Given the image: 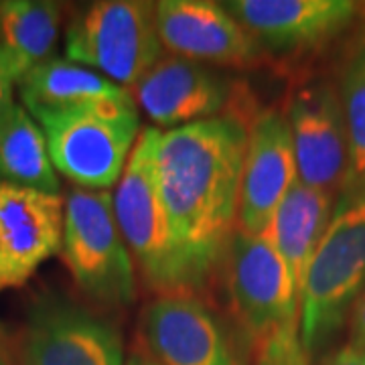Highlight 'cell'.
I'll list each match as a JSON object with an SVG mask.
<instances>
[{
	"mask_svg": "<svg viewBox=\"0 0 365 365\" xmlns=\"http://www.w3.org/2000/svg\"><path fill=\"white\" fill-rule=\"evenodd\" d=\"M248 122L234 112L160 134L157 182L181 292L205 290L237 230Z\"/></svg>",
	"mask_w": 365,
	"mask_h": 365,
	"instance_id": "obj_1",
	"label": "cell"
},
{
	"mask_svg": "<svg viewBox=\"0 0 365 365\" xmlns=\"http://www.w3.org/2000/svg\"><path fill=\"white\" fill-rule=\"evenodd\" d=\"M365 290V189L339 193L300 292V337L314 359L347 325Z\"/></svg>",
	"mask_w": 365,
	"mask_h": 365,
	"instance_id": "obj_2",
	"label": "cell"
},
{
	"mask_svg": "<svg viewBox=\"0 0 365 365\" xmlns=\"http://www.w3.org/2000/svg\"><path fill=\"white\" fill-rule=\"evenodd\" d=\"M55 170L81 189L116 187L143 132L134 98L35 118Z\"/></svg>",
	"mask_w": 365,
	"mask_h": 365,
	"instance_id": "obj_3",
	"label": "cell"
},
{
	"mask_svg": "<svg viewBox=\"0 0 365 365\" xmlns=\"http://www.w3.org/2000/svg\"><path fill=\"white\" fill-rule=\"evenodd\" d=\"M61 258L93 302L124 309L136 300V264L118 227L110 191L73 187L67 193Z\"/></svg>",
	"mask_w": 365,
	"mask_h": 365,
	"instance_id": "obj_4",
	"label": "cell"
},
{
	"mask_svg": "<svg viewBox=\"0 0 365 365\" xmlns=\"http://www.w3.org/2000/svg\"><path fill=\"white\" fill-rule=\"evenodd\" d=\"M66 55L130 91L165 57L155 2L100 0L83 6L67 26Z\"/></svg>",
	"mask_w": 365,
	"mask_h": 365,
	"instance_id": "obj_5",
	"label": "cell"
},
{
	"mask_svg": "<svg viewBox=\"0 0 365 365\" xmlns=\"http://www.w3.org/2000/svg\"><path fill=\"white\" fill-rule=\"evenodd\" d=\"M163 132L146 126L114 189V213L146 287L158 294L181 292L169 220L157 182V144Z\"/></svg>",
	"mask_w": 365,
	"mask_h": 365,
	"instance_id": "obj_6",
	"label": "cell"
},
{
	"mask_svg": "<svg viewBox=\"0 0 365 365\" xmlns=\"http://www.w3.org/2000/svg\"><path fill=\"white\" fill-rule=\"evenodd\" d=\"M223 266L230 304L250 345L276 331L300 327L299 288L268 235L235 230Z\"/></svg>",
	"mask_w": 365,
	"mask_h": 365,
	"instance_id": "obj_7",
	"label": "cell"
},
{
	"mask_svg": "<svg viewBox=\"0 0 365 365\" xmlns=\"http://www.w3.org/2000/svg\"><path fill=\"white\" fill-rule=\"evenodd\" d=\"M21 365H126L114 321L59 292H45L26 313Z\"/></svg>",
	"mask_w": 365,
	"mask_h": 365,
	"instance_id": "obj_8",
	"label": "cell"
},
{
	"mask_svg": "<svg viewBox=\"0 0 365 365\" xmlns=\"http://www.w3.org/2000/svg\"><path fill=\"white\" fill-rule=\"evenodd\" d=\"M282 114L294 146L299 181L339 195L349 165V143L337 86L329 79L300 83Z\"/></svg>",
	"mask_w": 365,
	"mask_h": 365,
	"instance_id": "obj_9",
	"label": "cell"
},
{
	"mask_svg": "<svg viewBox=\"0 0 365 365\" xmlns=\"http://www.w3.org/2000/svg\"><path fill=\"white\" fill-rule=\"evenodd\" d=\"M155 19L163 49L209 67L256 66L264 51L223 2L160 0Z\"/></svg>",
	"mask_w": 365,
	"mask_h": 365,
	"instance_id": "obj_10",
	"label": "cell"
},
{
	"mask_svg": "<svg viewBox=\"0 0 365 365\" xmlns=\"http://www.w3.org/2000/svg\"><path fill=\"white\" fill-rule=\"evenodd\" d=\"M140 323L148 353L160 365H244L222 319L197 294H158Z\"/></svg>",
	"mask_w": 365,
	"mask_h": 365,
	"instance_id": "obj_11",
	"label": "cell"
},
{
	"mask_svg": "<svg viewBox=\"0 0 365 365\" xmlns=\"http://www.w3.org/2000/svg\"><path fill=\"white\" fill-rule=\"evenodd\" d=\"M63 220L61 195L0 185V294L26 284L61 252Z\"/></svg>",
	"mask_w": 365,
	"mask_h": 365,
	"instance_id": "obj_12",
	"label": "cell"
},
{
	"mask_svg": "<svg viewBox=\"0 0 365 365\" xmlns=\"http://www.w3.org/2000/svg\"><path fill=\"white\" fill-rule=\"evenodd\" d=\"M299 179L294 146L282 110H262L248 122L237 230L268 234L276 211Z\"/></svg>",
	"mask_w": 365,
	"mask_h": 365,
	"instance_id": "obj_13",
	"label": "cell"
},
{
	"mask_svg": "<svg viewBox=\"0 0 365 365\" xmlns=\"http://www.w3.org/2000/svg\"><path fill=\"white\" fill-rule=\"evenodd\" d=\"M223 6L264 53L292 55L335 39L355 21L353 0H230Z\"/></svg>",
	"mask_w": 365,
	"mask_h": 365,
	"instance_id": "obj_14",
	"label": "cell"
},
{
	"mask_svg": "<svg viewBox=\"0 0 365 365\" xmlns=\"http://www.w3.org/2000/svg\"><path fill=\"white\" fill-rule=\"evenodd\" d=\"M155 128H181L225 114L232 81L215 67L165 55L130 90Z\"/></svg>",
	"mask_w": 365,
	"mask_h": 365,
	"instance_id": "obj_15",
	"label": "cell"
},
{
	"mask_svg": "<svg viewBox=\"0 0 365 365\" xmlns=\"http://www.w3.org/2000/svg\"><path fill=\"white\" fill-rule=\"evenodd\" d=\"M16 86L25 110L33 118L132 98L126 88L102 73L59 57L31 69Z\"/></svg>",
	"mask_w": 365,
	"mask_h": 365,
	"instance_id": "obj_16",
	"label": "cell"
},
{
	"mask_svg": "<svg viewBox=\"0 0 365 365\" xmlns=\"http://www.w3.org/2000/svg\"><path fill=\"white\" fill-rule=\"evenodd\" d=\"M333 209L335 195L323 193L297 179L270 223L266 235L287 262L299 292H302L307 270L325 237Z\"/></svg>",
	"mask_w": 365,
	"mask_h": 365,
	"instance_id": "obj_17",
	"label": "cell"
},
{
	"mask_svg": "<svg viewBox=\"0 0 365 365\" xmlns=\"http://www.w3.org/2000/svg\"><path fill=\"white\" fill-rule=\"evenodd\" d=\"M61 6L49 0H0V59L14 83L51 59Z\"/></svg>",
	"mask_w": 365,
	"mask_h": 365,
	"instance_id": "obj_18",
	"label": "cell"
},
{
	"mask_svg": "<svg viewBox=\"0 0 365 365\" xmlns=\"http://www.w3.org/2000/svg\"><path fill=\"white\" fill-rule=\"evenodd\" d=\"M0 185L59 195V179L45 132L19 104L0 118Z\"/></svg>",
	"mask_w": 365,
	"mask_h": 365,
	"instance_id": "obj_19",
	"label": "cell"
},
{
	"mask_svg": "<svg viewBox=\"0 0 365 365\" xmlns=\"http://www.w3.org/2000/svg\"><path fill=\"white\" fill-rule=\"evenodd\" d=\"M337 90L349 143V165L339 193H347L365 189V35L345 53Z\"/></svg>",
	"mask_w": 365,
	"mask_h": 365,
	"instance_id": "obj_20",
	"label": "cell"
},
{
	"mask_svg": "<svg viewBox=\"0 0 365 365\" xmlns=\"http://www.w3.org/2000/svg\"><path fill=\"white\" fill-rule=\"evenodd\" d=\"M347 323H349V345L365 349V290L355 300Z\"/></svg>",
	"mask_w": 365,
	"mask_h": 365,
	"instance_id": "obj_21",
	"label": "cell"
},
{
	"mask_svg": "<svg viewBox=\"0 0 365 365\" xmlns=\"http://www.w3.org/2000/svg\"><path fill=\"white\" fill-rule=\"evenodd\" d=\"M319 365H365V349L343 345L337 351L329 353Z\"/></svg>",
	"mask_w": 365,
	"mask_h": 365,
	"instance_id": "obj_22",
	"label": "cell"
},
{
	"mask_svg": "<svg viewBox=\"0 0 365 365\" xmlns=\"http://www.w3.org/2000/svg\"><path fill=\"white\" fill-rule=\"evenodd\" d=\"M13 86H14V81L11 79L9 71H6V67H4L2 59H0V118L4 116V114L11 110V106L14 104Z\"/></svg>",
	"mask_w": 365,
	"mask_h": 365,
	"instance_id": "obj_23",
	"label": "cell"
},
{
	"mask_svg": "<svg viewBox=\"0 0 365 365\" xmlns=\"http://www.w3.org/2000/svg\"><path fill=\"white\" fill-rule=\"evenodd\" d=\"M0 365H14L13 343L2 323H0Z\"/></svg>",
	"mask_w": 365,
	"mask_h": 365,
	"instance_id": "obj_24",
	"label": "cell"
},
{
	"mask_svg": "<svg viewBox=\"0 0 365 365\" xmlns=\"http://www.w3.org/2000/svg\"><path fill=\"white\" fill-rule=\"evenodd\" d=\"M126 365H160L148 351H134L126 359Z\"/></svg>",
	"mask_w": 365,
	"mask_h": 365,
	"instance_id": "obj_25",
	"label": "cell"
}]
</instances>
